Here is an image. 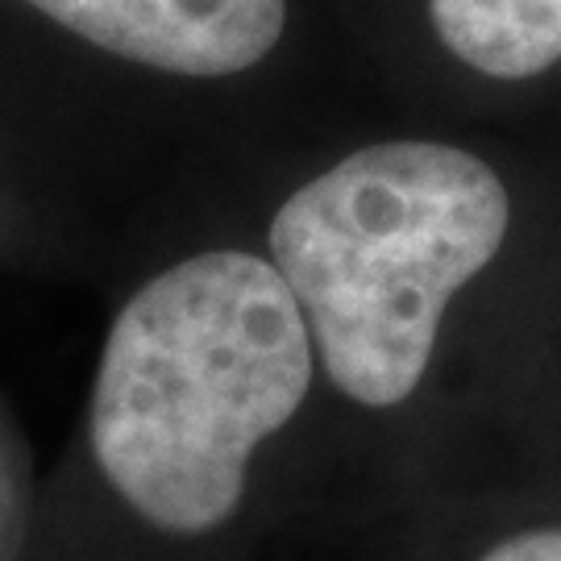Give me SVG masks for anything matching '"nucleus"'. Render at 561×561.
Instances as JSON below:
<instances>
[{"label": "nucleus", "mask_w": 561, "mask_h": 561, "mask_svg": "<svg viewBox=\"0 0 561 561\" xmlns=\"http://www.w3.org/2000/svg\"><path fill=\"white\" fill-rule=\"evenodd\" d=\"M108 55L221 80L259 67L287 30V0H25Z\"/></svg>", "instance_id": "obj_3"}, {"label": "nucleus", "mask_w": 561, "mask_h": 561, "mask_svg": "<svg viewBox=\"0 0 561 561\" xmlns=\"http://www.w3.org/2000/svg\"><path fill=\"white\" fill-rule=\"evenodd\" d=\"M507 225L495 167L424 138L362 146L279 204L271 266L341 400L391 412L421 391L449 304L495 262Z\"/></svg>", "instance_id": "obj_2"}, {"label": "nucleus", "mask_w": 561, "mask_h": 561, "mask_svg": "<svg viewBox=\"0 0 561 561\" xmlns=\"http://www.w3.org/2000/svg\"><path fill=\"white\" fill-rule=\"evenodd\" d=\"M433 34L491 80H533L561 62V0H428Z\"/></svg>", "instance_id": "obj_4"}, {"label": "nucleus", "mask_w": 561, "mask_h": 561, "mask_svg": "<svg viewBox=\"0 0 561 561\" xmlns=\"http://www.w3.org/2000/svg\"><path fill=\"white\" fill-rule=\"evenodd\" d=\"M300 308L271 259L208 250L117 312L92 382L88 437L129 512L171 537L238 516L254 454L317 382Z\"/></svg>", "instance_id": "obj_1"}, {"label": "nucleus", "mask_w": 561, "mask_h": 561, "mask_svg": "<svg viewBox=\"0 0 561 561\" xmlns=\"http://www.w3.org/2000/svg\"><path fill=\"white\" fill-rule=\"evenodd\" d=\"M470 561H561V520L507 528L482 545Z\"/></svg>", "instance_id": "obj_5"}]
</instances>
